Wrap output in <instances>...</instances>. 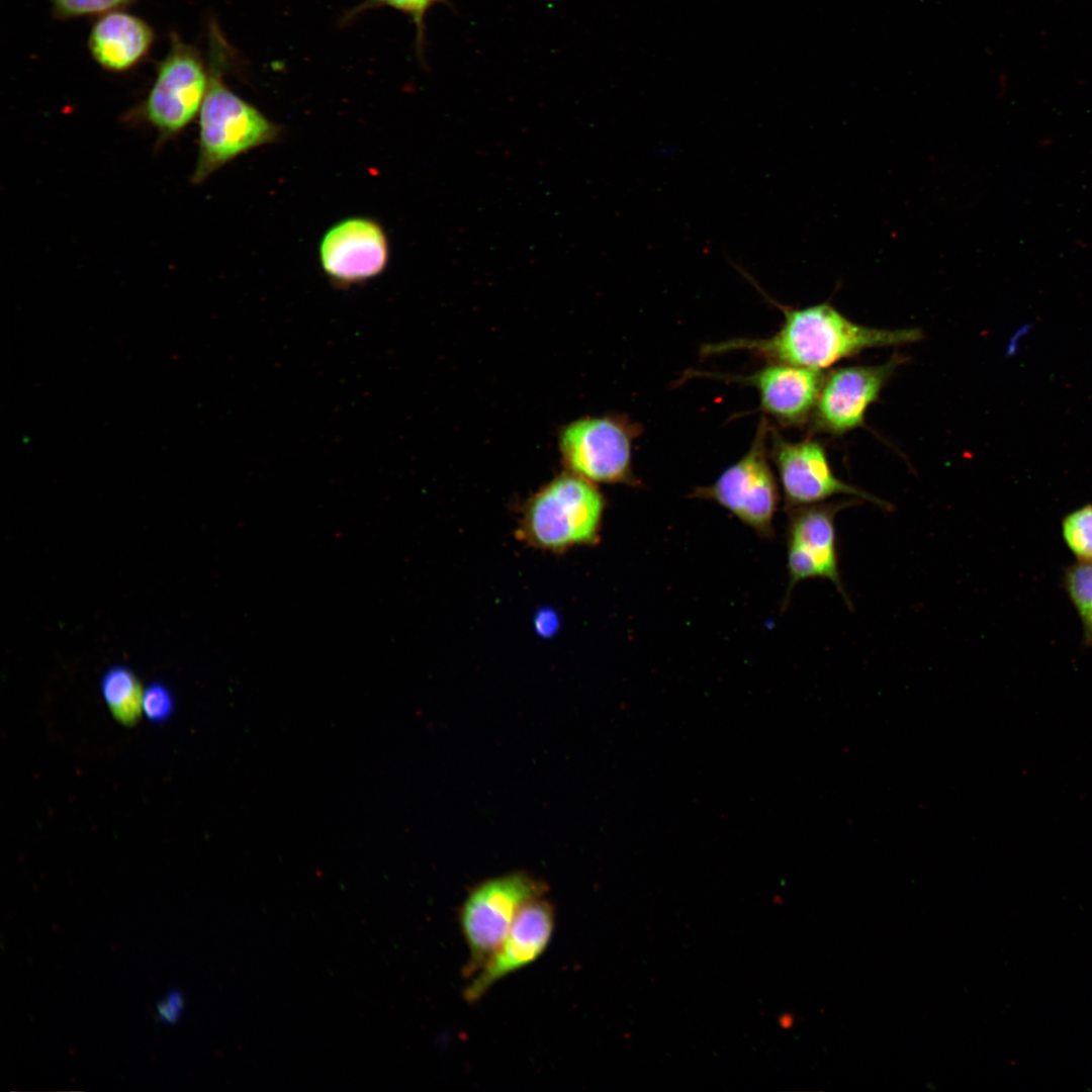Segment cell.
Returning a JSON list of instances; mask_svg holds the SVG:
<instances>
[{"label":"cell","mask_w":1092,"mask_h":1092,"mask_svg":"<svg viewBox=\"0 0 1092 1092\" xmlns=\"http://www.w3.org/2000/svg\"><path fill=\"white\" fill-rule=\"evenodd\" d=\"M134 0H51L54 13L60 18L82 17L114 11Z\"/></svg>","instance_id":"obj_19"},{"label":"cell","mask_w":1092,"mask_h":1092,"mask_svg":"<svg viewBox=\"0 0 1092 1092\" xmlns=\"http://www.w3.org/2000/svg\"><path fill=\"white\" fill-rule=\"evenodd\" d=\"M605 510L595 483L563 471L526 500L515 534L526 545L554 554L594 546L601 540Z\"/></svg>","instance_id":"obj_2"},{"label":"cell","mask_w":1092,"mask_h":1092,"mask_svg":"<svg viewBox=\"0 0 1092 1092\" xmlns=\"http://www.w3.org/2000/svg\"><path fill=\"white\" fill-rule=\"evenodd\" d=\"M637 425L621 415L583 417L558 432L564 471L595 484H637L632 472V443Z\"/></svg>","instance_id":"obj_5"},{"label":"cell","mask_w":1092,"mask_h":1092,"mask_svg":"<svg viewBox=\"0 0 1092 1092\" xmlns=\"http://www.w3.org/2000/svg\"><path fill=\"white\" fill-rule=\"evenodd\" d=\"M770 437V457L778 470L786 510L824 503L840 494L891 509L887 502L835 475L821 442L812 438L790 442L776 431Z\"/></svg>","instance_id":"obj_9"},{"label":"cell","mask_w":1092,"mask_h":1092,"mask_svg":"<svg viewBox=\"0 0 1092 1092\" xmlns=\"http://www.w3.org/2000/svg\"><path fill=\"white\" fill-rule=\"evenodd\" d=\"M1062 586L1082 625L1083 644L1092 646V562L1076 561L1062 575Z\"/></svg>","instance_id":"obj_16"},{"label":"cell","mask_w":1092,"mask_h":1092,"mask_svg":"<svg viewBox=\"0 0 1092 1092\" xmlns=\"http://www.w3.org/2000/svg\"><path fill=\"white\" fill-rule=\"evenodd\" d=\"M144 688L136 673L124 664L107 668L100 680V691L113 720L133 727L143 716Z\"/></svg>","instance_id":"obj_15"},{"label":"cell","mask_w":1092,"mask_h":1092,"mask_svg":"<svg viewBox=\"0 0 1092 1092\" xmlns=\"http://www.w3.org/2000/svg\"><path fill=\"white\" fill-rule=\"evenodd\" d=\"M856 502L857 498L853 497L787 510L789 583L786 601L798 582L823 578L832 582L847 606H851L840 577L835 519L840 510L855 505Z\"/></svg>","instance_id":"obj_8"},{"label":"cell","mask_w":1092,"mask_h":1092,"mask_svg":"<svg viewBox=\"0 0 1092 1092\" xmlns=\"http://www.w3.org/2000/svg\"><path fill=\"white\" fill-rule=\"evenodd\" d=\"M214 57L199 111L198 157L191 176L195 184L239 156L276 142L282 132L278 124L222 82L220 58Z\"/></svg>","instance_id":"obj_3"},{"label":"cell","mask_w":1092,"mask_h":1092,"mask_svg":"<svg viewBox=\"0 0 1092 1092\" xmlns=\"http://www.w3.org/2000/svg\"><path fill=\"white\" fill-rule=\"evenodd\" d=\"M175 697L164 682L155 680L144 688L143 715L155 725L168 722L175 713Z\"/></svg>","instance_id":"obj_18"},{"label":"cell","mask_w":1092,"mask_h":1092,"mask_svg":"<svg viewBox=\"0 0 1092 1092\" xmlns=\"http://www.w3.org/2000/svg\"><path fill=\"white\" fill-rule=\"evenodd\" d=\"M155 32L144 19L123 11H110L93 24L88 48L92 58L110 72H125L149 54Z\"/></svg>","instance_id":"obj_14"},{"label":"cell","mask_w":1092,"mask_h":1092,"mask_svg":"<svg viewBox=\"0 0 1092 1092\" xmlns=\"http://www.w3.org/2000/svg\"><path fill=\"white\" fill-rule=\"evenodd\" d=\"M905 361L895 354L881 364L843 366L824 375L811 418L813 430L840 436L862 427L870 406Z\"/></svg>","instance_id":"obj_10"},{"label":"cell","mask_w":1092,"mask_h":1092,"mask_svg":"<svg viewBox=\"0 0 1092 1092\" xmlns=\"http://www.w3.org/2000/svg\"><path fill=\"white\" fill-rule=\"evenodd\" d=\"M389 259L387 236L372 218L353 216L326 231L318 245L324 273L339 286L365 282L381 274Z\"/></svg>","instance_id":"obj_11"},{"label":"cell","mask_w":1092,"mask_h":1092,"mask_svg":"<svg viewBox=\"0 0 1092 1092\" xmlns=\"http://www.w3.org/2000/svg\"><path fill=\"white\" fill-rule=\"evenodd\" d=\"M547 886L525 872H515L475 885L462 903L459 922L468 947L465 977L473 978L498 947L520 910L543 897Z\"/></svg>","instance_id":"obj_4"},{"label":"cell","mask_w":1092,"mask_h":1092,"mask_svg":"<svg viewBox=\"0 0 1092 1092\" xmlns=\"http://www.w3.org/2000/svg\"><path fill=\"white\" fill-rule=\"evenodd\" d=\"M824 375L819 370L770 363L752 375L735 377L757 389L761 410L785 426L812 418Z\"/></svg>","instance_id":"obj_13"},{"label":"cell","mask_w":1092,"mask_h":1092,"mask_svg":"<svg viewBox=\"0 0 1092 1092\" xmlns=\"http://www.w3.org/2000/svg\"><path fill=\"white\" fill-rule=\"evenodd\" d=\"M768 300L784 313L783 325L776 334L762 339L708 344L703 347V354L743 350L770 363L821 371L869 349L903 346L923 338L922 331L916 328L879 329L854 323L829 302L794 308Z\"/></svg>","instance_id":"obj_1"},{"label":"cell","mask_w":1092,"mask_h":1092,"mask_svg":"<svg viewBox=\"0 0 1092 1092\" xmlns=\"http://www.w3.org/2000/svg\"><path fill=\"white\" fill-rule=\"evenodd\" d=\"M770 428L759 422L747 452L726 468L710 485L697 487L692 495L710 499L731 512L760 537L774 535V518L780 502L778 484L768 462Z\"/></svg>","instance_id":"obj_6"},{"label":"cell","mask_w":1092,"mask_h":1092,"mask_svg":"<svg viewBox=\"0 0 1092 1092\" xmlns=\"http://www.w3.org/2000/svg\"><path fill=\"white\" fill-rule=\"evenodd\" d=\"M554 926L555 910L547 899L528 902L498 947L471 978L463 993L466 1001H478L497 981L534 963L547 948Z\"/></svg>","instance_id":"obj_12"},{"label":"cell","mask_w":1092,"mask_h":1092,"mask_svg":"<svg viewBox=\"0 0 1092 1092\" xmlns=\"http://www.w3.org/2000/svg\"><path fill=\"white\" fill-rule=\"evenodd\" d=\"M208 78L197 50L172 33L169 53L158 66L139 114L157 129L160 140L179 134L199 113Z\"/></svg>","instance_id":"obj_7"},{"label":"cell","mask_w":1092,"mask_h":1092,"mask_svg":"<svg viewBox=\"0 0 1092 1092\" xmlns=\"http://www.w3.org/2000/svg\"><path fill=\"white\" fill-rule=\"evenodd\" d=\"M182 1007V999L178 994H171L159 1006L161 1018L172 1022L177 1019Z\"/></svg>","instance_id":"obj_21"},{"label":"cell","mask_w":1092,"mask_h":1092,"mask_svg":"<svg viewBox=\"0 0 1092 1092\" xmlns=\"http://www.w3.org/2000/svg\"><path fill=\"white\" fill-rule=\"evenodd\" d=\"M445 1L446 0H367L357 9H355V12L359 10L362 11L368 8L387 6L406 13L412 17L414 23L417 26L418 44L419 48H422L424 41L426 13L435 4Z\"/></svg>","instance_id":"obj_20"},{"label":"cell","mask_w":1092,"mask_h":1092,"mask_svg":"<svg viewBox=\"0 0 1092 1092\" xmlns=\"http://www.w3.org/2000/svg\"><path fill=\"white\" fill-rule=\"evenodd\" d=\"M1062 539L1077 561L1092 562V504L1083 505L1061 520Z\"/></svg>","instance_id":"obj_17"}]
</instances>
